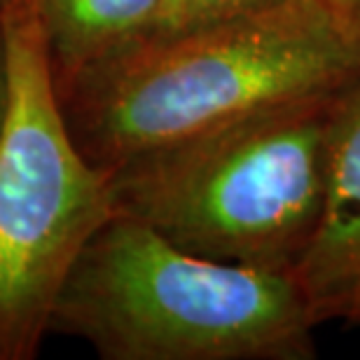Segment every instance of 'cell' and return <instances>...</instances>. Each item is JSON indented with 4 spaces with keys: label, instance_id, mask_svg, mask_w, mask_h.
<instances>
[{
    "label": "cell",
    "instance_id": "6da1fadb",
    "mask_svg": "<svg viewBox=\"0 0 360 360\" xmlns=\"http://www.w3.org/2000/svg\"><path fill=\"white\" fill-rule=\"evenodd\" d=\"M360 77V35L326 0L164 28L54 82L75 146L94 167L122 162L246 115L333 94Z\"/></svg>",
    "mask_w": 360,
    "mask_h": 360
},
{
    "label": "cell",
    "instance_id": "7a4b0ae2",
    "mask_svg": "<svg viewBox=\"0 0 360 360\" xmlns=\"http://www.w3.org/2000/svg\"><path fill=\"white\" fill-rule=\"evenodd\" d=\"M316 326L292 274L194 255L120 213L77 255L49 321L108 360H309Z\"/></svg>",
    "mask_w": 360,
    "mask_h": 360
},
{
    "label": "cell",
    "instance_id": "3957f363",
    "mask_svg": "<svg viewBox=\"0 0 360 360\" xmlns=\"http://www.w3.org/2000/svg\"><path fill=\"white\" fill-rule=\"evenodd\" d=\"M344 89L122 162L108 171L112 211L194 255L295 276L319 222L330 127Z\"/></svg>",
    "mask_w": 360,
    "mask_h": 360
},
{
    "label": "cell",
    "instance_id": "277c9868",
    "mask_svg": "<svg viewBox=\"0 0 360 360\" xmlns=\"http://www.w3.org/2000/svg\"><path fill=\"white\" fill-rule=\"evenodd\" d=\"M10 103L0 131V360L35 358L68 271L110 218L108 171L75 146L33 0H0Z\"/></svg>",
    "mask_w": 360,
    "mask_h": 360
},
{
    "label": "cell",
    "instance_id": "5b68a950",
    "mask_svg": "<svg viewBox=\"0 0 360 360\" xmlns=\"http://www.w3.org/2000/svg\"><path fill=\"white\" fill-rule=\"evenodd\" d=\"M295 278L319 323L349 319L360 295V77L337 98L319 222Z\"/></svg>",
    "mask_w": 360,
    "mask_h": 360
},
{
    "label": "cell",
    "instance_id": "8992f818",
    "mask_svg": "<svg viewBox=\"0 0 360 360\" xmlns=\"http://www.w3.org/2000/svg\"><path fill=\"white\" fill-rule=\"evenodd\" d=\"M54 82L171 26V0H33Z\"/></svg>",
    "mask_w": 360,
    "mask_h": 360
},
{
    "label": "cell",
    "instance_id": "52a82bcc",
    "mask_svg": "<svg viewBox=\"0 0 360 360\" xmlns=\"http://www.w3.org/2000/svg\"><path fill=\"white\" fill-rule=\"evenodd\" d=\"M285 3L290 0H180L178 24L174 28L246 17V14L264 12Z\"/></svg>",
    "mask_w": 360,
    "mask_h": 360
},
{
    "label": "cell",
    "instance_id": "ba28073f",
    "mask_svg": "<svg viewBox=\"0 0 360 360\" xmlns=\"http://www.w3.org/2000/svg\"><path fill=\"white\" fill-rule=\"evenodd\" d=\"M7 103H10V54H7L3 12H0V131H3V124H5Z\"/></svg>",
    "mask_w": 360,
    "mask_h": 360
},
{
    "label": "cell",
    "instance_id": "9c48e42d",
    "mask_svg": "<svg viewBox=\"0 0 360 360\" xmlns=\"http://www.w3.org/2000/svg\"><path fill=\"white\" fill-rule=\"evenodd\" d=\"M326 5L349 31L360 35V0H326Z\"/></svg>",
    "mask_w": 360,
    "mask_h": 360
},
{
    "label": "cell",
    "instance_id": "30bf717a",
    "mask_svg": "<svg viewBox=\"0 0 360 360\" xmlns=\"http://www.w3.org/2000/svg\"><path fill=\"white\" fill-rule=\"evenodd\" d=\"M349 321H356V323H360V295H358V297H356V302H354V307H351Z\"/></svg>",
    "mask_w": 360,
    "mask_h": 360
},
{
    "label": "cell",
    "instance_id": "8fae6325",
    "mask_svg": "<svg viewBox=\"0 0 360 360\" xmlns=\"http://www.w3.org/2000/svg\"><path fill=\"white\" fill-rule=\"evenodd\" d=\"M171 10H174V14H171V26L169 28H174L178 24V12H180V0H171Z\"/></svg>",
    "mask_w": 360,
    "mask_h": 360
}]
</instances>
